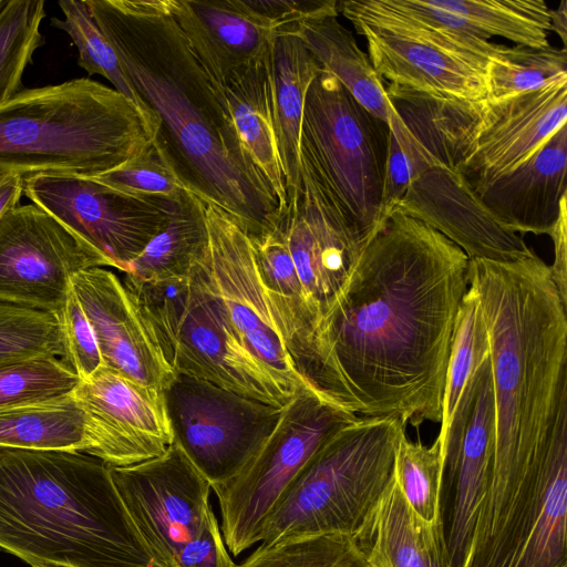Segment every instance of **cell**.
<instances>
[{
	"label": "cell",
	"instance_id": "1",
	"mask_svg": "<svg viewBox=\"0 0 567 567\" xmlns=\"http://www.w3.org/2000/svg\"><path fill=\"white\" fill-rule=\"evenodd\" d=\"M468 257L395 206L320 326L300 377L361 417L441 423Z\"/></svg>",
	"mask_w": 567,
	"mask_h": 567
},
{
	"label": "cell",
	"instance_id": "2",
	"mask_svg": "<svg viewBox=\"0 0 567 567\" xmlns=\"http://www.w3.org/2000/svg\"><path fill=\"white\" fill-rule=\"evenodd\" d=\"M131 84L161 121L158 135L193 190L250 237L282 218L248 169L223 100L167 0H86Z\"/></svg>",
	"mask_w": 567,
	"mask_h": 567
},
{
	"label": "cell",
	"instance_id": "3",
	"mask_svg": "<svg viewBox=\"0 0 567 567\" xmlns=\"http://www.w3.org/2000/svg\"><path fill=\"white\" fill-rule=\"evenodd\" d=\"M110 467L81 452L0 449V548L32 567H155Z\"/></svg>",
	"mask_w": 567,
	"mask_h": 567
},
{
	"label": "cell",
	"instance_id": "4",
	"mask_svg": "<svg viewBox=\"0 0 567 567\" xmlns=\"http://www.w3.org/2000/svg\"><path fill=\"white\" fill-rule=\"evenodd\" d=\"M158 133L128 99L87 78L23 89L0 106V173L94 177Z\"/></svg>",
	"mask_w": 567,
	"mask_h": 567
},
{
	"label": "cell",
	"instance_id": "5",
	"mask_svg": "<svg viewBox=\"0 0 567 567\" xmlns=\"http://www.w3.org/2000/svg\"><path fill=\"white\" fill-rule=\"evenodd\" d=\"M388 124L322 70L310 84L300 134V185L331 221L368 245L382 209Z\"/></svg>",
	"mask_w": 567,
	"mask_h": 567
},
{
	"label": "cell",
	"instance_id": "6",
	"mask_svg": "<svg viewBox=\"0 0 567 567\" xmlns=\"http://www.w3.org/2000/svg\"><path fill=\"white\" fill-rule=\"evenodd\" d=\"M404 426L359 417L309 458L268 515L261 544L343 534L357 537L394 477Z\"/></svg>",
	"mask_w": 567,
	"mask_h": 567
},
{
	"label": "cell",
	"instance_id": "7",
	"mask_svg": "<svg viewBox=\"0 0 567 567\" xmlns=\"http://www.w3.org/2000/svg\"><path fill=\"white\" fill-rule=\"evenodd\" d=\"M338 9L365 38L386 92L450 102L486 99V66L502 44L445 29L396 0H347Z\"/></svg>",
	"mask_w": 567,
	"mask_h": 567
},
{
	"label": "cell",
	"instance_id": "8",
	"mask_svg": "<svg viewBox=\"0 0 567 567\" xmlns=\"http://www.w3.org/2000/svg\"><path fill=\"white\" fill-rule=\"evenodd\" d=\"M359 417L308 385L298 388L279 423L246 466L231 480L212 486L229 554L236 557L260 542L268 515L300 470L322 444Z\"/></svg>",
	"mask_w": 567,
	"mask_h": 567
},
{
	"label": "cell",
	"instance_id": "9",
	"mask_svg": "<svg viewBox=\"0 0 567 567\" xmlns=\"http://www.w3.org/2000/svg\"><path fill=\"white\" fill-rule=\"evenodd\" d=\"M162 394L173 443L210 486L246 466L285 410L182 372L173 373Z\"/></svg>",
	"mask_w": 567,
	"mask_h": 567
},
{
	"label": "cell",
	"instance_id": "10",
	"mask_svg": "<svg viewBox=\"0 0 567 567\" xmlns=\"http://www.w3.org/2000/svg\"><path fill=\"white\" fill-rule=\"evenodd\" d=\"M208 241L196 264L243 344L274 374L297 390L307 383L287 350L259 278L246 227L204 199Z\"/></svg>",
	"mask_w": 567,
	"mask_h": 567
},
{
	"label": "cell",
	"instance_id": "11",
	"mask_svg": "<svg viewBox=\"0 0 567 567\" xmlns=\"http://www.w3.org/2000/svg\"><path fill=\"white\" fill-rule=\"evenodd\" d=\"M22 194L124 274L166 227L176 205L137 200L72 174L24 177Z\"/></svg>",
	"mask_w": 567,
	"mask_h": 567
},
{
	"label": "cell",
	"instance_id": "12",
	"mask_svg": "<svg viewBox=\"0 0 567 567\" xmlns=\"http://www.w3.org/2000/svg\"><path fill=\"white\" fill-rule=\"evenodd\" d=\"M111 267L92 246L34 204L0 217V301L55 312L74 275Z\"/></svg>",
	"mask_w": 567,
	"mask_h": 567
},
{
	"label": "cell",
	"instance_id": "13",
	"mask_svg": "<svg viewBox=\"0 0 567 567\" xmlns=\"http://www.w3.org/2000/svg\"><path fill=\"white\" fill-rule=\"evenodd\" d=\"M110 472L155 567H174L213 512L210 483L175 443L157 457Z\"/></svg>",
	"mask_w": 567,
	"mask_h": 567
},
{
	"label": "cell",
	"instance_id": "14",
	"mask_svg": "<svg viewBox=\"0 0 567 567\" xmlns=\"http://www.w3.org/2000/svg\"><path fill=\"white\" fill-rule=\"evenodd\" d=\"M567 124V79L502 101L480 102L456 171L473 193L515 171Z\"/></svg>",
	"mask_w": 567,
	"mask_h": 567
},
{
	"label": "cell",
	"instance_id": "15",
	"mask_svg": "<svg viewBox=\"0 0 567 567\" xmlns=\"http://www.w3.org/2000/svg\"><path fill=\"white\" fill-rule=\"evenodd\" d=\"M189 282L190 297L176 340L173 371L286 406L298 389L280 380L243 344L196 261Z\"/></svg>",
	"mask_w": 567,
	"mask_h": 567
},
{
	"label": "cell",
	"instance_id": "16",
	"mask_svg": "<svg viewBox=\"0 0 567 567\" xmlns=\"http://www.w3.org/2000/svg\"><path fill=\"white\" fill-rule=\"evenodd\" d=\"M73 394L85 415V454L111 466H128L172 445L162 391L102 365L80 380Z\"/></svg>",
	"mask_w": 567,
	"mask_h": 567
},
{
	"label": "cell",
	"instance_id": "17",
	"mask_svg": "<svg viewBox=\"0 0 567 567\" xmlns=\"http://www.w3.org/2000/svg\"><path fill=\"white\" fill-rule=\"evenodd\" d=\"M295 267L305 313V334L293 360L300 375L315 337L346 289L365 246L354 241L324 214L300 185L279 223Z\"/></svg>",
	"mask_w": 567,
	"mask_h": 567
},
{
	"label": "cell",
	"instance_id": "18",
	"mask_svg": "<svg viewBox=\"0 0 567 567\" xmlns=\"http://www.w3.org/2000/svg\"><path fill=\"white\" fill-rule=\"evenodd\" d=\"M386 94L394 111L388 123L382 194L385 217L429 169L456 172L461 146L481 102H450L396 92Z\"/></svg>",
	"mask_w": 567,
	"mask_h": 567
},
{
	"label": "cell",
	"instance_id": "19",
	"mask_svg": "<svg viewBox=\"0 0 567 567\" xmlns=\"http://www.w3.org/2000/svg\"><path fill=\"white\" fill-rule=\"evenodd\" d=\"M71 286L93 328L103 364L162 391L174 372L122 279L95 267L74 275Z\"/></svg>",
	"mask_w": 567,
	"mask_h": 567
},
{
	"label": "cell",
	"instance_id": "20",
	"mask_svg": "<svg viewBox=\"0 0 567 567\" xmlns=\"http://www.w3.org/2000/svg\"><path fill=\"white\" fill-rule=\"evenodd\" d=\"M271 50L221 79L207 76L220 94L248 169L284 217L289 197L275 131Z\"/></svg>",
	"mask_w": 567,
	"mask_h": 567
},
{
	"label": "cell",
	"instance_id": "21",
	"mask_svg": "<svg viewBox=\"0 0 567 567\" xmlns=\"http://www.w3.org/2000/svg\"><path fill=\"white\" fill-rule=\"evenodd\" d=\"M567 124L515 171L475 193L504 230L549 235L567 205Z\"/></svg>",
	"mask_w": 567,
	"mask_h": 567
},
{
	"label": "cell",
	"instance_id": "22",
	"mask_svg": "<svg viewBox=\"0 0 567 567\" xmlns=\"http://www.w3.org/2000/svg\"><path fill=\"white\" fill-rule=\"evenodd\" d=\"M200 65L220 79L266 55L277 29L250 0H167Z\"/></svg>",
	"mask_w": 567,
	"mask_h": 567
},
{
	"label": "cell",
	"instance_id": "23",
	"mask_svg": "<svg viewBox=\"0 0 567 567\" xmlns=\"http://www.w3.org/2000/svg\"><path fill=\"white\" fill-rule=\"evenodd\" d=\"M495 447V405L489 355L482 369L475 403L454 462L443 471L442 494H451L444 533L452 567H462L476 511L489 476ZM442 497V496H441Z\"/></svg>",
	"mask_w": 567,
	"mask_h": 567
},
{
	"label": "cell",
	"instance_id": "24",
	"mask_svg": "<svg viewBox=\"0 0 567 567\" xmlns=\"http://www.w3.org/2000/svg\"><path fill=\"white\" fill-rule=\"evenodd\" d=\"M355 539L373 567H452L443 522L420 517L395 475Z\"/></svg>",
	"mask_w": 567,
	"mask_h": 567
},
{
	"label": "cell",
	"instance_id": "25",
	"mask_svg": "<svg viewBox=\"0 0 567 567\" xmlns=\"http://www.w3.org/2000/svg\"><path fill=\"white\" fill-rule=\"evenodd\" d=\"M408 11L451 31L503 37L533 49L550 47V9L543 0H396Z\"/></svg>",
	"mask_w": 567,
	"mask_h": 567
},
{
	"label": "cell",
	"instance_id": "26",
	"mask_svg": "<svg viewBox=\"0 0 567 567\" xmlns=\"http://www.w3.org/2000/svg\"><path fill=\"white\" fill-rule=\"evenodd\" d=\"M489 355V341L478 299L468 287L455 326L447 365L442 421L436 442L443 465L455 460L475 403L481 369Z\"/></svg>",
	"mask_w": 567,
	"mask_h": 567
},
{
	"label": "cell",
	"instance_id": "27",
	"mask_svg": "<svg viewBox=\"0 0 567 567\" xmlns=\"http://www.w3.org/2000/svg\"><path fill=\"white\" fill-rule=\"evenodd\" d=\"M291 27L272 41V99L277 144L289 200L300 188V134L307 91L321 65Z\"/></svg>",
	"mask_w": 567,
	"mask_h": 567
},
{
	"label": "cell",
	"instance_id": "28",
	"mask_svg": "<svg viewBox=\"0 0 567 567\" xmlns=\"http://www.w3.org/2000/svg\"><path fill=\"white\" fill-rule=\"evenodd\" d=\"M322 70L333 75L369 113L389 123L394 109L386 83L373 68L368 53L336 16L307 20L292 28Z\"/></svg>",
	"mask_w": 567,
	"mask_h": 567
},
{
	"label": "cell",
	"instance_id": "29",
	"mask_svg": "<svg viewBox=\"0 0 567 567\" xmlns=\"http://www.w3.org/2000/svg\"><path fill=\"white\" fill-rule=\"evenodd\" d=\"M0 449L85 453V415L73 392L0 409Z\"/></svg>",
	"mask_w": 567,
	"mask_h": 567
},
{
	"label": "cell",
	"instance_id": "30",
	"mask_svg": "<svg viewBox=\"0 0 567 567\" xmlns=\"http://www.w3.org/2000/svg\"><path fill=\"white\" fill-rule=\"evenodd\" d=\"M207 241L203 200L192 192L173 207L166 227L147 244L125 275L137 279L188 277Z\"/></svg>",
	"mask_w": 567,
	"mask_h": 567
},
{
	"label": "cell",
	"instance_id": "31",
	"mask_svg": "<svg viewBox=\"0 0 567 567\" xmlns=\"http://www.w3.org/2000/svg\"><path fill=\"white\" fill-rule=\"evenodd\" d=\"M91 178L124 196L148 203L174 205L194 192L159 135L126 163Z\"/></svg>",
	"mask_w": 567,
	"mask_h": 567
},
{
	"label": "cell",
	"instance_id": "32",
	"mask_svg": "<svg viewBox=\"0 0 567 567\" xmlns=\"http://www.w3.org/2000/svg\"><path fill=\"white\" fill-rule=\"evenodd\" d=\"M567 79V50L501 45L486 66V99L502 101Z\"/></svg>",
	"mask_w": 567,
	"mask_h": 567
},
{
	"label": "cell",
	"instance_id": "33",
	"mask_svg": "<svg viewBox=\"0 0 567 567\" xmlns=\"http://www.w3.org/2000/svg\"><path fill=\"white\" fill-rule=\"evenodd\" d=\"M64 20L53 18L51 24L64 30L79 51V65L90 75L99 74L109 80L114 90L128 99L161 131V121L141 99L125 75L118 58L105 39L86 4V0H60Z\"/></svg>",
	"mask_w": 567,
	"mask_h": 567
},
{
	"label": "cell",
	"instance_id": "34",
	"mask_svg": "<svg viewBox=\"0 0 567 567\" xmlns=\"http://www.w3.org/2000/svg\"><path fill=\"white\" fill-rule=\"evenodd\" d=\"M43 0H9L0 13V106L21 92L22 74L45 42Z\"/></svg>",
	"mask_w": 567,
	"mask_h": 567
},
{
	"label": "cell",
	"instance_id": "35",
	"mask_svg": "<svg viewBox=\"0 0 567 567\" xmlns=\"http://www.w3.org/2000/svg\"><path fill=\"white\" fill-rule=\"evenodd\" d=\"M122 281L173 370L176 340L190 297L189 276L137 279L125 275Z\"/></svg>",
	"mask_w": 567,
	"mask_h": 567
},
{
	"label": "cell",
	"instance_id": "36",
	"mask_svg": "<svg viewBox=\"0 0 567 567\" xmlns=\"http://www.w3.org/2000/svg\"><path fill=\"white\" fill-rule=\"evenodd\" d=\"M235 567H373L355 538L343 534L261 544Z\"/></svg>",
	"mask_w": 567,
	"mask_h": 567
},
{
	"label": "cell",
	"instance_id": "37",
	"mask_svg": "<svg viewBox=\"0 0 567 567\" xmlns=\"http://www.w3.org/2000/svg\"><path fill=\"white\" fill-rule=\"evenodd\" d=\"M37 357L65 358L55 312L0 301V364Z\"/></svg>",
	"mask_w": 567,
	"mask_h": 567
},
{
	"label": "cell",
	"instance_id": "38",
	"mask_svg": "<svg viewBox=\"0 0 567 567\" xmlns=\"http://www.w3.org/2000/svg\"><path fill=\"white\" fill-rule=\"evenodd\" d=\"M394 475L402 495L420 517L442 520L443 463L436 441L426 446L404 434L396 450Z\"/></svg>",
	"mask_w": 567,
	"mask_h": 567
},
{
	"label": "cell",
	"instance_id": "39",
	"mask_svg": "<svg viewBox=\"0 0 567 567\" xmlns=\"http://www.w3.org/2000/svg\"><path fill=\"white\" fill-rule=\"evenodd\" d=\"M79 382L61 358L37 357L0 364V409L66 395Z\"/></svg>",
	"mask_w": 567,
	"mask_h": 567
},
{
	"label": "cell",
	"instance_id": "40",
	"mask_svg": "<svg viewBox=\"0 0 567 567\" xmlns=\"http://www.w3.org/2000/svg\"><path fill=\"white\" fill-rule=\"evenodd\" d=\"M55 315L65 347L64 360L84 380L104 364L93 328L72 289Z\"/></svg>",
	"mask_w": 567,
	"mask_h": 567
},
{
	"label": "cell",
	"instance_id": "41",
	"mask_svg": "<svg viewBox=\"0 0 567 567\" xmlns=\"http://www.w3.org/2000/svg\"><path fill=\"white\" fill-rule=\"evenodd\" d=\"M225 545L220 526L212 512L198 530L179 550L174 567H235Z\"/></svg>",
	"mask_w": 567,
	"mask_h": 567
},
{
	"label": "cell",
	"instance_id": "42",
	"mask_svg": "<svg viewBox=\"0 0 567 567\" xmlns=\"http://www.w3.org/2000/svg\"><path fill=\"white\" fill-rule=\"evenodd\" d=\"M567 205L563 206L559 217L549 234L554 241V262L550 271L558 291L567 302Z\"/></svg>",
	"mask_w": 567,
	"mask_h": 567
},
{
	"label": "cell",
	"instance_id": "43",
	"mask_svg": "<svg viewBox=\"0 0 567 567\" xmlns=\"http://www.w3.org/2000/svg\"><path fill=\"white\" fill-rule=\"evenodd\" d=\"M22 195V177L8 174L0 182V217L9 209L19 205Z\"/></svg>",
	"mask_w": 567,
	"mask_h": 567
},
{
	"label": "cell",
	"instance_id": "44",
	"mask_svg": "<svg viewBox=\"0 0 567 567\" xmlns=\"http://www.w3.org/2000/svg\"><path fill=\"white\" fill-rule=\"evenodd\" d=\"M550 24L551 31H555L560 37L564 48L566 49L567 37V8L566 1L563 0L556 10H550Z\"/></svg>",
	"mask_w": 567,
	"mask_h": 567
},
{
	"label": "cell",
	"instance_id": "45",
	"mask_svg": "<svg viewBox=\"0 0 567 567\" xmlns=\"http://www.w3.org/2000/svg\"><path fill=\"white\" fill-rule=\"evenodd\" d=\"M9 0H0V13L1 11L6 8V6L8 4Z\"/></svg>",
	"mask_w": 567,
	"mask_h": 567
},
{
	"label": "cell",
	"instance_id": "46",
	"mask_svg": "<svg viewBox=\"0 0 567 567\" xmlns=\"http://www.w3.org/2000/svg\"><path fill=\"white\" fill-rule=\"evenodd\" d=\"M6 175H8V174H1L0 173V182L4 178Z\"/></svg>",
	"mask_w": 567,
	"mask_h": 567
}]
</instances>
